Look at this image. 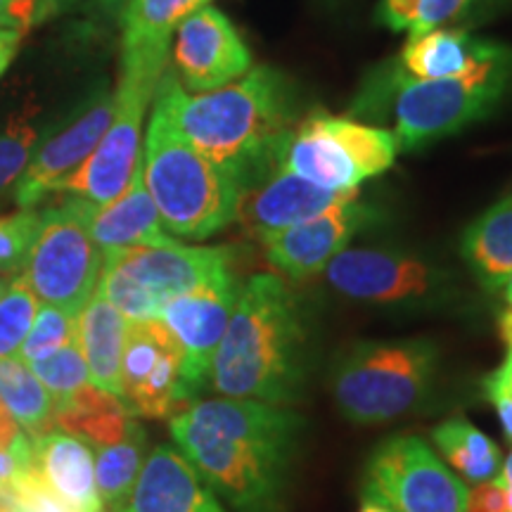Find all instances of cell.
Here are the masks:
<instances>
[{"label": "cell", "mask_w": 512, "mask_h": 512, "mask_svg": "<svg viewBox=\"0 0 512 512\" xmlns=\"http://www.w3.org/2000/svg\"><path fill=\"white\" fill-rule=\"evenodd\" d=\"M185 460L235 512H280L302 415L249 399L192 401L171 418Z\"/></svg>", "instance_id": "1"}, {"label": "cell", "mask_w": 512, "mask_h": 512, "mask_svg": "<svg viewBox=\"0 0 512 512\" xmlns=\"http://www.w3.org/2000/svg\"><path fill=\"white\" fill-rule=\"evenodd\" d=\"M155 98V110L178 136L233 178L238 190L283 169L292 121L285 81L273 69L256 67L200 95H188L174 74L164 72Z\"/></svg>", "instance_id": "2"}, {"label": "cell", "mask_w": 512, "mask_h": 512, "mask_svg": "<svg viewBox=\"0 0 512 512\" xmlns=\"http://www.w3.org/2000/svg\"><path fill=\"white\" fill-rule=\"evenodd\" d=\"M306 349V325L290 287L278 275H252L211 361L209 384L228 399L292 406L309 377Z\"/></svg>", "instance_id": "3"}, {"label": "cell", "mask_w": 512, "mask_h": 512, "mask_svg": "<svg viewBox=\"0 0 512 512\" xmlns=\"http://www.w3.org/2000/svg\"><path fill=\"white\" fill-rule=\"evenodd\" d=\"M143 178L162 226L178 238L207 240L235 221L238 185L178 136L157 110L147 128Z\"/></svg>", "instance_id": "4"}, {"label": "cell", "mask_w": 512, "mask_h": 512, "mask_svg": "<svg viewBox=\"0 0 512 512\" xmlns=\"http://www.w3.org/2000/svg\"><path fill=\"white\" fill-rule=\"evenodd\" d=\"M439 354L427 339L358 342L330 370V392L342 418L382 425L418 411L430 399Z\"/></svg>", "instance_id": "5"}, {"label": "cell", "mask_w": 512, "mask_h": 512, "mask_svg": "<svg viewBox=\"0 0 512 512\" xmlns=\"http://www.w3.org/2000/svg\"><path fill=\"white\" fill-rule=\"evenodd\" d=\"M228 247H188L181 242L114 249L102 254L98 290L128 323L159 318L178 294L233 271Z\"/></svg>", "instance_id": "6"}, {"label": "cell", "mask_w": 512, "mask_h": 512, "mask_svg": "<svg viewBox=\"0 0 512 512\" xmlns=\"http://www.w3.org/2000/svg\"><path fill=\"white\" fill-rule=\"evenodd\" d=\"M508 60L505 57L463 79L427 81L396 72L392 86L396 145L415 150L486 117L505 91Z\"/></svg>", "instance_id": "7"}, {"label": "cell", "mask_w": 512, "mask_h": 512, "mask_svg": "<svg viewBox=\"0 0 512 512\" xmlns=\"http://www.w3.org/2000/svg\"><path fill=\"white\" fill-rule=\"evenodd\" d=\"M396 150V138L382 128L320 114L292 131L283 169L318 188L351 192L366 178L387 171Z\"/></svg>", "instance_id": "8"}, {"label": "cell", "mask_w": 512, "mask_h": 512, "mask_svg": "<svg viewBox=\"0 0 512 512\" xmlns=\"http://www.w3.org/2000/svg\"><path fill=\"white\" fill-rule=\"evenodd\" d=\"M100 268L102 256L88 233L79 200L69 197L60 207L43 209L22 271L36 299L79 316L98 287Z\"/></svg>", "instance_id": "9"}, {"label": "cell", "mask_w": 512, "mask_h": 512, "mask_svg": "<svg viewBox=\"0 0 512 512\" xmlns=\"http://www.w3.org/2000/svg\"><path fill=\"white\" fill-rule=\"evenodd\" d=\"M366 494L394 512H467V486L420 437H394L366 465Z\"/></svg>", "instance_id": "10"}, {"label": "cell", "mask_w": 512, "mask_h": 512, "mask_svg": "<svg viewBox=\"0 0 512 512\" xmlns=\"http://www.w3.org/2000/svg\"><path fill=\"white\" fill-rule=\"evenodd\" d=\"M159 81L143 76L121 74L114 93V119L98 147L88 155L72 176L64 178L57 192L79 197L93 204L117 200L136 174L143 152H140V131Z\"/></svg>", "instance_id": "11"}, {"label": "cell", "mask_w": 512, "mask_h": 512, "mask_svg": "<svg viewBox=\"0 0 512 512\" xmlns=\"http://www.w3.org/2000/svg\"><path fill=\"white\" fill-rule=\"evenodd\" d=\"M183 354L159 318L126 325L121 401L133 418H171L192 403L181 375Z\"/></svg>", "instance_id": "12"}, {"label": "cell", "mask_w": 512, "mask_h": 512, "mask_svg": "<svg viewBox=\"0 0 512 512\" xmlns=\"http://www.w3.org/2000/svg\"><path fill=\"white\" fill-rule=\"evenodd\" d=\"M240 290L238 278L230 271L169 299L159 311V320L181 347V375L190 401H195L209 384L211 361L238 306Z\"/></svg>", "instance_id": "13"}, {"label": "cell", "mask_w": 512, "mask_h": 512, "mask_svg": "<svg viewBox=\"0 0 512 512\" xmlns=\"http://www.w3.org/2000/svg\"><path fill=\"white\" fill-rule=\"evenodd\" d=\"M114 119V93L98 91L81 105V110L55 131L43 145L34 150V157L17 181L15 202L22 209H34L57 192L64 178L74 174L98 147Z\"/></svg>", "instance_id": "14"}, {"label": "cell", "mask_w": 512, "mask_h": 512, "mask_svg": "<svg viewBox=\"0 0 512 512\" xmlns=\"http://www.w3.org/2000/svg\"><path fill=\"white\" fill-rule=\"evenodd\" d=\"M174 67L188 91L228 86L252 67V55L221 10L204 5L178 24Z\"/></svg>", "instance_id": "15"}, {"label": "cell", "mask_w": 512, "mask_h": 512, "mask_svg": "<svg viewBox=\"0 0 512 512\" xmlns=\"http://www.w3.org/2000/svg\"><path fill=\"white\" fill-rule=\"evenodd\" d=\"M325 271L339 294L368 304L415 302L434 287L430 266L413 256L382 249H344Z\"/></svg>", "instance_id": "16"}, {"label": "cell", "mask_w": 512, "mask_h": 512, "mask_svg": "<svg viewBox=\"0 0 512 512\" xmlns=\"http://www.w3.org/2000/svg\"><path fill=\"white\" fill-rule=\"evenodd\" d=\"M366 221L368 209L351 197L309 221L264 235L259 242L275 271L292 280H304L323 271L339 252H344Z\"/></svg>", "instance_id": "17"}, {"label": "cell", "mask_w": 512, "mask_h": 512, "mask_svg": "<svg viewBox=\"0 0 512 512\" xmlns=\"http://www.w3.org/2000/svg\"><path fill=\"white\" fill-rule=\"evenodd\" d=\"M351 197H356V190L332 192L318 188L290 171L278 169L271 176L240 190L235 221H240L247 233L264 238V235L309 221Z\"/></svg>", "instance_id": "18"}, {"label": "cell", "mask_w": 512, "mask_h": 512, "mask_svg": "<svg viewBox=\"0 0 512 512\" xmlns=\"http://www.w3.org/2000/svg\"><path fill=\"white\" fill-rule=\"evenodd\" d=\"M209 0H131L121 12V74L162 81L171 36L183 19Z\"/></svg>", "instance_id": "19"}, {"label": "cell", "mask_w": 512, "mask_h": 512, "mask_svg": "<svg viewBox=\"0 0 512 512\" xmlns=\"http://www.w3.org/2000/svg\"><path fill=\"white\" fill-rule=\"evenodd\" d=\"M119 512H226V508L183 453L162 444L147 456Z\"/></svg>", "instance_id": "20"}, {"label": "cell", "mask_w": 512, "mask_h": 512, "mask_svg": "<svg viewBox=\"0 0 512 512\" xmlns=\"http://www.w3.org/2000/svg\"><path fill=\"white\" fill-rule=\"evenodd\" d=\"M79 204L83 219H86L88 233H91L93 242L102 252L131 247H155L174 242L171 235L164 233L159 211L155 202H152L150 192L145 188L143 159H140L128 188L121 192L117 200L107 204L79 200Z\"/></svg>", "instance_id": "21"}, {"label": "cell", "mask_w": 512, "mask_h": 512, "mask_svg": "<svg viewBox=\"0 0 512 512\" xmlns=\"http://www.w3.org/2000/svg\"><path fill=\"white\" fill-rule=\"evenodd\" d=\"M34 467L46 484L74 512H105L98 482L95 456L86 441L64 430H46L34 437Z\"/></svg>", "instance_id": "22"}, {"label": "cell", "mask_w": 512, "mask_h": 512, "mask_svg": "<svg viewBox=\"0 0 512 512\" xmlns=\"http://www.w3.org/2000/svg\"><path fill=\"white\" fill-rule=\"evenodd\" d=\"M510 57L501 46L477 41L460 31H427L403 48L401 62L415 79H463Z\"/></svg>", "instance_id": "23"}, {"label": "cell", "mask_w": 512, "mask_h": 512, "mask_svg": "<svg viewBox=\"0 0 512 512\" xmlns=\"http://www.w3.org/2000/svg\"><path fill=\"white\" fill-rule=\"evenodd\" d=\"M128 320L95 290L79 313V344L95 387L121 399V356Z\"/></svg>", "instance_id": "24"}, {"label": "cell", "mask_w": 512, "mask_h": 512, "mask_svg": "<svg viewBox=\"0 0 512 512\" xmlns=\"http://www.w3.org/2000/svg\"><path fill=\"white\" fill-rule=\"evenodd\" d=\"M53 420L60 430L100 448L124 439L133 415L117 394L86 382L72 396L55 403Z\"/></svg>", "instance_id": "25"}, {"label": "cell", "mask_w": 512, "mask_h": 512, "mask_svg": "<svg viewBox=\"0 0 512 512\" xmlns=\"http://www.w3.org/2000/svg\"><path fill=\"white\" fill-rule=\"evenodd\" d=\"M463 256L486 290H503L512 273V200L486 209L463 235Z\"/></svg>", "instance_id": "26"}, {"label": "cell", "mask_w": 512, "mask_h": 512, "mask_svg": "<svg viewBox=\"0 0 512 512\" xmlns=\"http://www.w3.org/2000/svg\"><path fill=\"white\" fill-rule=\"evenodd\" d=\"M441 458L467 484H482L501 475L503 456L496 441L477 430L470 420L451 418L432 430Z\"/></svg>", "instance_id": "27"}, {"label": "cell", "mask_w": 512, "mask_h": 512, "mask_svg": "<svg viewBox=\"0 0 512 512\" xmlns=\"http://www.w3.org/2000/svg\"><path fill=\"white\" fill-rule=\"evenodd\" d=\"M147 460V434L140 422L133 418L117 444L100 446L95 453V482L105 508L119 512L124 508L133 486H136L140 470Z\"/></svg>", "instance_id": "28"}, {"label": "cell", "mask_w": 512, "mask_h": 512, "mask_svg": "<svg viewBox=\"0 0 512 512\" xmlns=\"http://www.w3.org/2000/svg\"><path fill=\"white\" fill-rule=\"evenodd\" d=\"M0 399H3L12 418L31 434V439L48 430L53 420L55 401L19 356L0 361Z\"/></svg>", "instance_id": "29"}, {"label": "cell", "mask_w": 512, "mask_h": 512, "mask_svg": "<svg viewBox=\"0 0 512 512\" xmlns=\"http://www.w3.org/2000/svg\"><path fill=\"white\" fill-rule=\"evenodd\" d=\"M38 311V299L24 275L10 280L8 292L0 299V361L19 354Z\"/></svg>", "instance_id": "30"}, {"label": "cell", "mask_w": 512, "mask_h": 512, "mask_svg": "<svg viewBox=\"0 0 512 512\" xmlns=\"http://www.w3.org/2000/svg\"><path fill=\"white\" fill-rule=\"evenodd\" d=\"M34 370V375L41 380L43 387L48 389V394L53 396L55 403H60L72 396L76 389L83 387L86 382H91L88 377L86 358H83L79 335L72 342L64 344L62 349L53 351V354L41 358V361L27 363Z\"/></svg>", "instance_id": "31"}, {"label": "cell", "mask_w": 512, "mask_h": 512, "mask_svg": "<svg viewBox=\"0 0 512 512\" xmlns=\"http://www.w3.org/2000/svg\"><path fill=\"white\" fill-rule=\"evenodd\" d=\"M76 335H79V316L43 304L38 306L29 335L24 339L17 356L24 363L41 361V358L50 356L53 351L62 349L67 342H72Z\"/></svg>", "instance_id": "32"}, {"label": "cell", "mask_w": 512, "mask_h": 512, "mask_svg": "<svg viewBox=\"0 0 512 512\" xmlns=\"http://www.w3.org/2000/svg\"><path fill=\"white\" fill-rule=\"evenodd\" d=\"M41 211L19 209L0 216V275H19L27 266Z\"/></svg>", "instance_id": "33"}, {"label": "cell", "mask_w": 512, "mask_h": 512, "mask_svg": "<svg viewBox=\"0 0 512 512\" xmlns=\"http://www.w3.org/2000/svg\"><path fill=\"white\" fill-rule=\"evenodd\" d=\"M36 140V126L27 119H15L0 133V190L22 178L34 157Z\"/></svg>", "instance_id": "34"}, {"label": "cell", "mask_w": 512, "mask_h": 512, "mask_svg": "<svg viewBox=\"0 0 512 512\" xmlns=\"http://www.w3.org/2000/svg\"><path fill=\"white\" fill-rule=\"evenodd\" d=\"M3 501L10 505L12 512H74L50 489L34 465L12 482Z\"/></svg>", "instance_id": "35"}, {"label": "cell", "mask_w": 512, "mask_h": 512, "mask_svg": "<svg viewBox=\"0 0 512 512\" xmlns=\"http://www.w3.org/2000/svg\"><path fill=\"white\" fill-rule=\"evenodd\" d=\"M472 0H418V17H415V27L411 31V38L427 34L439 24L448 22L463 12Z\"/></svg>", "instance_id": "36"}, {"label": "cell", "mask_w": 512, "mask_h": 512, "mask_svg": "<svg viewBox=\"0 0 512 512\" xmlns=\"http://www.w3.org/2000/svg\"><path fill=\"white\" fill-rule=\"evenodd\" d=\"M467 512H508V491L501 475L467 491Z\"/></svg>", "instance_id": "37"}, {"label": "cell", "mask_w": 512, "mask_h": 512, "mask_svg": "<svg viewBox=\"0 0 512 512\" xmlns=\"http://www.w3.org/2000/svg\"><path fill=\"white\" fill-rule=\"evenodd\" d=\"M0 451L10 453V456H17L24 463H34V448H31V441L22 434V427L19 422L12 418L3 399H0Z\"/></svg>", "instance_id": "38"}, {"label": "cell", "mask_w": 512, "mask_h": 512, "mask_svg": "<svg viewBox=\"0 0 512 512\" xmlns=\"http://www.w3.org/2000/svg\"><path fill=\"white\" fill-rule=\"evenodd\" d=\"M38 22V0H0V29H19L27 34Z\"/></svg>", "instance_id": "39"}, {"label": "cell", "mask_w": 512, "mask_h": 512, "mask_svg": "<svg viewBox=\"0 0 512 512\" xmlns=\"http://www.w3.org/2000/svg\"><path fill=\"white\" fill-rule=\"evenodd\" d=\"M382 22L394 31H413L418 17V0H382Z\"/></svg>", "instance_id": "40"}, {"label": "cell", "mask_w": 512, "mask_h": 512, "mask_svg": "<svg viewBox=\"0 0 512 512\" xmlns=\"http://www.w3.org/2000/svg\"><path fill=\"white\" fill-rule=\"evenodd\" d=\"M484 392H486V399L494 403L498 418H501V425L505 430V437L512 441V396L505 392V387L498 382V377L494 373L484 377Z\"/></svg>", "instance_id": "41"}, {"label": "cell", "mask_w": 512, "mask_h": 512, "mask_svg": "<svg viewBox=\"0 0 512 512\" xmlns=\"http://www.w3.org/2000/svg\"><path fill=\"white\" fill-rule=\"evenodd\" d=\"M31 465L34 463H24V460H19L17 456L0 451V498L8 496L12 482H15L24 470H29Z\"/></svg>", "instance_id": "42"}, {"label": "cell", "mask_w": 512, "mask_h": 512, "mask_svg": "<svg viewBox=\"0 0 512 512\" xmlns=\"http://www.w3.org/2000/svg\"><path fill=\"white\" fill-rule=\"evenodd\" d=\"M24 31L19 29H0V76L8 72V67L15 60L19 46H22Z\"/></svg>", "instance_id": "43"}, {"label": "cell", "mask_w": 512, "mask_h": 512, "mask_svg": "<svg viewBox=\"0 0 512 512\" xmlns=\"http://www.w3.org/2000/svg\"><path fill=\"white\" fill-rule=\"evenodd\" d=\"M128 3L131 0H72V5H79V8L100 17H121Z\"/></svg>", "instance_id": "44"}, {"label": "cell", "mask_w": 512, "mask_h": 512, "mask_svg": "<svg viewBox=\"0 0 512 512\" xmlns=\"http://www.w3.org/2000/svg\"><path fill=\"white\" fill-rule=\"evenodd\" d=\"M494 375L498 377V382H501L505 387V392L512 396V351L510 349H508V356H505L503 366L496 368Z\"/></svg>", "instance_id": "45"}, {"label": "cell", "mask_w": 512, "mask_h": 512, "mask_svg": "<svg viewBox=\"0 0 512 512\" xmlns=\"http://www.w3.org/2000/svg\"><path fill=\"white\" fill-rule=\"evenodd\" d=\"M358 512H394V510L389 508L387 503H382L380 498H375L373 494H366V491H363L361 508H358Z\"/></svg>", "instance_id": "46"}, {"label": "cell", "mask_w": 512, "mask_h": 512, "mask_svg": "<svg viewBox=\"0 0 512 512\" xmlns=\"http://www.w3.org/2000/svg\"><path fill=\"white\" fill-rule=\"evenodd\" d=\"M498 330H501L503 342L508 344V349L512 351V306L501 316V323H498Z\"/></svg>", "instance_id": "47"}, {"label": "cell", "mask_w": 512, "mask_h": 512, "mask_svg": "<svg viewBox=\"0 0 512 512\" xmlns=\"http://www.w3.org/2000/svg\"><path fill=\"white\" fill-rule=\"evenodd\" d=\"M501 477L505 482V491H508V512H512V451L508 460L503 463V470H501Z\"/></svg>", "instance_id": "48"}, {"label": "cell", "mask_w": 512, "mask_h": 512, "mask_svg": "<svg viewBox=\"0 0 512 512\" xmlns=\"http://www.w3.org/2000/svg\"><path fill=\"white\" fill-rule=\"evenodd\" d=\"M503 292H505V299H508V304L512 306V273H510V278L505 280V285H503Z\"/></svg>", "instance_id": "49"}, {"label": "cell", "mask_w": 512, "mask_h": 512, "mask_svg": "<svg viewBox=\"0 0 512 512\" xmlns=\"http://www.w3.org/2000/svg\"><path fill=\"white\" fill-rule=\"evenodd\" d=\"M8 287H10V283L5 278H0V299H3V294L8 292Z\"/></svg>", "instance_id": "50"}, {"label": "cell", "mask_w": 512, "mask_h": 512, "mask_svg": "<svg viewBox=\"0 0 512 512\" xmlns=\"http://www.w3.org/2000/svg\"><path fill=\"white\" fill-rule=\"evenodd\" d=\"M0 512H12V508H10V505H8V503H5V501H3V498H0Z\"/></svg>", "instance_id": "51"}, {"label": "cell", "mask_w": 512, "mask_h": 512, "mask_svg": "<svg viewBox=\"0 0 512 512\" xmlns=\"http://www.w3.org/2000/svg\"><path fill=\"white\" fill-rule=\"evenodd\" d=\"M508 197H510V200H512V192H510V195H508Z\"/></svg>", "instance_id": "52"}]
</instances>
